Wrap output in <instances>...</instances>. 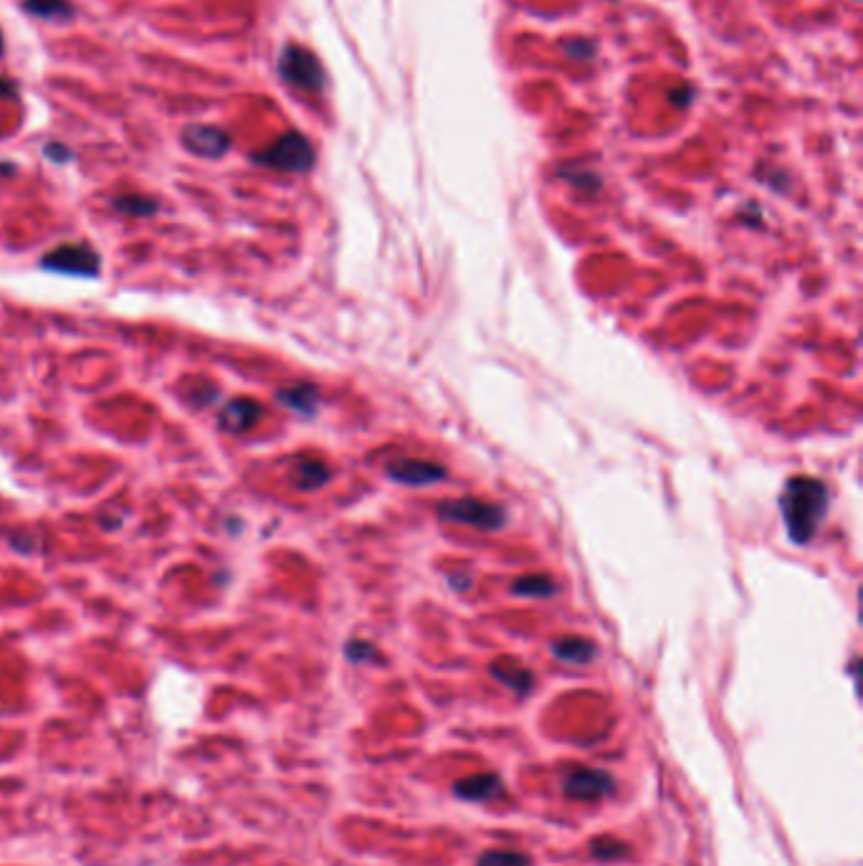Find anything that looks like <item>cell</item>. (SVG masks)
Returning a JSON list of instances; mask_svg holds the SVG:
<instances>
[{
    "label": "cell",
    "mask_w": 863,
    "mask_h": 866,
    "mask_svg": "<svg viewBox=\"0 0 863 866\" xmlns=\"http://www.w3.org/2000/svg\"><path fill=\"white\" fill-rule=\"evenodd\" d=\"M828 504H831V494L820 479L800 474L785 482L783 494H780V515L795 545H808L818 535L828 515Z\"/></svg>",
    "instance_id": "6da1fadb"
},
{
    "label": "cell",
    "mask_w": 863,
    "mask_h": 866,
    "mask_svg": "<svg viewBox=\"0 0 863 866\" xmlns=\"http://www.w3.org/2000/svg\"><path fill=\"white\" fill-rule=\"evenodd\" d=\"M314 157L317 155H314V145L309 142V137H304L302 132H286L269 147L256 152L254 163L279 170V173L302 175L312 170Z\"/></svg>",
    "instance_id": "7a4b0ae2"
},
{
    "label": "cell",
    "mask_w": 863,
    "mask_h": 866,
    "mask_svg": "<svg viewBox=\"0 0 863 866\" xmlns=\"http://www.w3.org/2000/svg\"><path fill=\"white\" fill-rule=\"evenodd\" d=\"M436 515L446 522L469 525L484 532L502 530V527L507 525V509H504L502 504L486 502V499L476 497L446 499V502H441L436 507Z\"/></svg>",
    "instance_id": "3957f363"
},
{
    "label": "cell",
    "mask_w": 863,
    "mask_h": 866,
    "mask_svg": "<svg viewBox=\"0 0 863 866\" xmlns=\"http://www.w3.org/2000/svg\"><path fill=\"white\" fill-rule=\"evenodd\" d=\"M279 74L286 84L302 89V92H322L327 84L322 64L309 49L299 44H286L279 56Z\"/></svg>",
    "instance_id": "277c9868"
},
{
    "label": "cell",
    "mask_w": 863,
    "mask_h": 866,
    "mask_svg": "<svg viewBox=\"0 0 863 866\" xmlns=\"http://www.w3.org/2000/svg\"><path fill=\"white\" fill-rule=\"evenodd\" d=\"M38 264L44 266L46 271H54V274L94 279L99 277V269H102V256L89 244H64L41 256Z\"/></svg>",
    "instance_id": "5b68a950"
},
{
    "label": "cell",
    "mask_w": 863,
    "mask_h": 866,
    "mask_svg": "<svg viewBox=\"0 0 863 866\" xmlns=\"http://www.w3.org/2000/svg\"><path fill=\"white\" fill-rule=\"evenodd\" d=\"M615 791V778L608 770L598 768H572L562 780V793L572 801L595 803L608 798Z\"/></svg>",
    "instance_id": "8992f818"
},
{
    "label": "cell",
    "mask_w": 863,
    "mask_h": 866,
    "mask_svg": "<svg viewBox=\"0 0 863 866\" xmlns=\"http://www.w3.org/2000/svg\"><path fill=\"white\" fill-rule=\"evenodd\" d=\"M388 477L405 487H431L446 479V466L428 459H410V456H395L385 466Z\"/></svg>",
    "instance_id": "52a82bcc"
},
{
    "label": "cell",
    "mask_w": 863,
    "mask_h": 866,
    "mask_svg": "<svg viewBox=\"0 0 863 866\" xmlns=\"http://www.w3.org/2000/svg\"><path fill=\"white\" fill-rule=\"evenodd\" d=\"M183 147L205 160H218L231 150V135L213 125H188L183 130Z\"/></svg>",
    "instance_id": "ba28073f"
},
{
    "label": "cell",
    "mask_w": 863,
    "mask_h": 866,
    "mask_svg": "<svg viewBox=\"0 0 863 866\" xmlns=\"http://www.w3.org/2000/svg\"><path fill=\"white\" fill-rule=\"evenodd\" d=\"M261 416H264V408L254 398H233L218 413V426L231 436H241V433L251 431L261 421Z\"/></svg>",
    "instance_id": "9c48e42d"
},
{
    "label": "cell",
    "mask_w": 863,
    "mask_h": 866,
    "mask_svg": "<svg viewBox=\"0 0 863 866\" xmlns=\"http://www.w3.org/2000/svg\"><path fill=\"white\" fill-rule=\"evenodd\" d=\"M454 796L466 803H491L504 796V780L497 773H476L454 783Z\"/></svg>",
    "instance_id": "30bf717a"
},
{
    "label": "cell",
    "mask_w": 863,
    "mask_h": 866,
    "mask_svg": "<svg viewBox=\"0 0 863 866\" xmlns=\"http://www.w3.org/2000/svg\"><path fill=\"white\" fill-rule=\"evenodd\" d=\"M552 656L572 666H588L598 659V646L585 636H565L560 641H552Z\"/></svg>",
    "instance_id": "8fae6325"
},
{
    "label": "cell",
    "mask_w": 863,
    "mask_h": 866,
    "mask_svg": "<svg viewBox=\"0 0 863 866\" xmlns=\"http://www.w3.org/2000/svg\"><path fill=\"white\" fill-rule=\"evenodd\" d=\"M332 479L330 466L324 464L317 456H299L297 464L292 469V482L294 487L302 489V492H314V489L324 487V484Z\"/></svg>",
    "instance_id": "7c38bea8"
},
{
    "label": "cell",
    "mask_w": 863,
    "mask_h": 866,
    "mask_svg": "<svg viewBox=\"0 0 863 866\" xmlns=\"http://www.w3.org/2000/svg\"><path fill=\"white\" fill-rule=\"evenodd\" d=\"M276 401L289 408V411L299 413V416H314L322 396H319L317 385L297 383L292 385V388H281L279 393H276Z\"/></svg>",
    "instance_id": "4fadbf2b"
},
{
    "label": "cell",
    "mask_w": 863,
    "mask_h": 866,
    "mask_svg": "<svg viewBox=\"0 0 863 866\" xmlns=\"http://www.w3.org/2000/svg\"><path fill=\"white\" fill-rule=\"evenodd\" d=\"M491 677L517 694H529L534 687V674L517 664H504V661H497V664H491Z\"/></svg>",
    "instance_id": "5bb4252c"
},
{
    "label": "cell",
    "mask_w": 863,
    "mask_h": 866,
    "mask_svg": "<svg viewBox=\"0 0 863 866\" xmlns=\"http://www.w3.org/2000/svg\"><path fill=\"white\" fill-rule=\"evenodd\" d=\"M114 211L125 213V216L130 218H152L157 216V211H160V203L155 201V198H150V195H142V193H125V195H117L112 201Z\"/></svg>",
    "instance_id": "9a60e30c"
},
{
    "label": "cell",
    "mask_w": 863,
    "mask_h": 866,
    "mask_svg": "<svg viewBox=\"0 0 863 866\" xmlns=\"http://www.w3.org/2000/svg\"><path fill=\"white\" fill-rule=\"evenodd\" d=\"M557 593V583L550 575H522L512 583V596L519 598H552Z\"/></svg>",
    "instance_id": "2e32d148"
},
{
    "label": "cell",
    "mask_w": 863,
    "mask_h": 866,
    "mask_svg": "<svg viewBox=\"0 0 863 866\" xmlns=\"http://www.w3.org/2000/svg\"><path fill=\"white\" fill-rule=\"evenodd\" d=\"M23 6L31 16L44 18V21H71L74 6L69 0H23Z\"/></svg>",
    "instance_id": "e0dca14e"
},
{
    "label": "cell",
    "mask_w": 863,
    "mask_h": 866,
    "mask_svg": "<svg viewBox=\"0 0 863 866\" xmlns=\"http://www.w3.org/2000/svg\"><path fill=\"white\" fill-rule=\"evenodd\" d=\"M476 866H534V861L524 851L489 849L476 859Z\"/></svg>",
    "instance_id": "ac0fdd59"
},
{
    "label": "cell",
    "mask_w": 863,
    "mask_h": 866,
    "mask_svg": "<svg viewBox=\"0 0 863 866\" xmlns=\"http://www.w3.org/2000/svg\"><path fill=\"white\" fill-rule=\"evenodd\" d=\"M590 854L600 861H618L628 854V846L615 836H598V839L590 841Z\"/></svg>",
    "instance_id": "d6986e66"
},
{
    "label": "cell",
    "mask_w": 863,
    "mask_h": 866,
    "mask_svg": "<svg viewBox=\"0 0 863 866\" xmlns=\"http://www.w3.org/2000/svg\"><path fill=\"white\" fill-rule=\"evenodd\" d=\"M345 656L352 661V664H373V661H378L380 654H378V649L370 644V641L352 639V641H347Z\"/></svg>",
    "instance_id": "ffe728a7"
},
{
    "label": "cell",
    "mask_w": 863,
    "mask_h": 866,
    "mask_svg": "<svg viewBox=\"0 0 863 866\" xmlns=\"http://www.w3.org/2000/svg\"><path fill=\"white\" fill-rule=\"evenodd\" d=\"M562 178L567 180V183H572L575 188L585 190V193H595V190L600 188V178L595 173H590V170H575V173H570V170H562Z\"/></svg>",
    "instance_id": "44dd1931"
},
{
    "label": "cell",
    "mask_w": 863,
    "mask_h": 866,
    "mask_svg": "<svg viewBox=\"0 0 863 866\" xmlns=\"http://www.w3.org/2000/svg\"><path fill=\"white\" fill-rule=\"evenodd\" d=\"M44 155L49 157L51 163H69L71 157H74V152L69 150L66 145H61V142H49V145L44 147Z\"/></svg>",
    "instance_id": "7402d4cb"
},
{
    "label": "cell",
    "mask_w": 863,
    "mask_h": 866,
    "mask_svg": "<svg viewBox=\"0 0 863 866\" xmlns=\"http://www.w3.org/2000/svg\"><path fill=\"white\" fill-rule=\"evenodd\" d=\"M565 51L572 56V59L588 61L590 56H593L595 46L590 44V41H583V38H578V41H572V44H565Z\"/></svg>",
    "instance_id": "603a6c76"
},
{
    "label": "cell",
    "mask_w": 863,
    "mask_h": 866,
    "mask_svg": "<svg viewBox=\"0 0 863 866\" xmlns=\"http://www.w3.org/2000/svg\"><path fill=\"white\" fill-rule=\"evenodd\" d=\"M18 94V84L8 76H0V99H13Z\"/></svg>",
    "instance_id": "cb8c5ba5"
},
{
    "label": "cell",
    "mask_w": 863,
    "mask_h": 866,
    "mask_svg": "<svg viewBox=\"0 0 863 866\" xmlns=\"http://www.w3.org/2000/svg\"><path fill=\"white\" fill-rule=\"evenodd\" d=\"M448 583L454 585V588H459V590H466L471 585V580L466 578V580H461V578H454V575H451V578H448Z\"/></svg>",
    "instance_id": "d4e9b609"
},
{
    "label": "cell",
    "mask_w": 863,
    "mask_h": 866,
    "mask_svg": "<svg viewBox=\"0 0 863 866\" xmlns=\"http://www.w3.org/2000/svg\"><path fill=\"white\" fill-rule=\"evenodd\" d=\"M3 51H6V44H3V33H0V56H3Z\"/></svg>",
    "instance_id": "484cf974"
}]
</instances>
